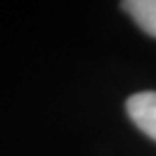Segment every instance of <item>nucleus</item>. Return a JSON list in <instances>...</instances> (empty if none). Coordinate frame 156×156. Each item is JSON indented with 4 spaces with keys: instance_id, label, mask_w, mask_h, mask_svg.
I'll return each instance as SVG.
<instances>
[{
    "instance_id": "nucleus-2",
    "label": "nucleus",
    "mask_w": 156,
    "mask_h": 156,
    "mask_svg": "<svg viewBox=\"0 0 156 156\" xmlns=\"http://www.w3.org/2000/svg\"><path fill=\"white\" fill-rule=\"evenodd\" d=\"M120 6L143 32L156 38V0H126Z\"/></svg>"
},
{
    "instance_id": "nucleus-1",
    "label": "nucleus",
    "mask_w": 156,
    "mask_h": 156,
    "mask_svg": "<svg viewBox=\"0 0 156 156\" xmlns=\"http://www.w3.org/2000/svg\"><path fill=\"white\" fill-rule=\"evenodd\" d=\"M126 111L145 136L156 141V92H139L128 98Z\"/></svg>"
}]
</instances>
